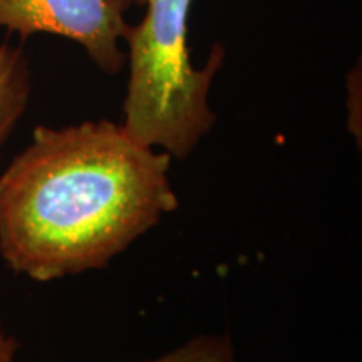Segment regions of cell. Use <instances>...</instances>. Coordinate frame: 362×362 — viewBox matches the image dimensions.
<instances>
[{"label": "cell", "instance_id": "1", "mask_svg": "<svg viewBox=\"0 0 362 362\" xmlns=\"http://www.w3.org/2000/svg\"><path fill=\"white\" fill-rule=\"evenodd\" d=\"M170 168L110 119L37 126L0 175V259L42 284L106 269L178 208Z\"/></svg>", "mask_w": 362, "mask_h": 362}, {"label": "cell", "instance_id": "2", "mask_svg": "<svg viewBox=\"0 0 362 362\" xmlns=\"http://www.w3.org/2000/svg\"><path fill=\"white\" fill-rule=\"evenodd\" d=\"M194 0H138L146 13L128 25L129 78L123 128L149 148L185 160L214 129L210 90L225 61L214 44L206 64L194 67L188 49V16Z\"/></svg>", "mask_w": 362, "mask_h": 362}, {"label": "cell", "instance_id": "3", "mask_svg": "<svg viewBox=\"0 0 362 362\" xmlns=\"http://www.w3.org/2000/svg\"><path fill=\"white\" fill-rule=\"evenodd\" d=\"M138 0H0V29L27 39L52 34L79 44L106 74L126 64V12Z\"/></svg>", "mask_w": 362, "mask_h": 362}, {"label": "cell", "instance_id": "4", "mask_svg": "<svg viewBox=\"0 0 362 362\" xmlns=\"http://www.w3.org/2000/svg\"><path fill=\"white\" fill-rule=\"evenodd\" d=\"M33 96V71L22 45L0 44V153L25 115Z\"/></svg>", "mask_w": 362, "mask_h": 362}, {"label": "cell", "instance_id": "5", "mask_svg": "<svg viewBox=\"0 0 362 362\" xmlns=\"http://www.w3.org/2000/svg\"><path fill=\"white\" fill-rule=\"evenodd\" d=\"M141 362H235V349L225 334H202L171 352Z\"/></svg>", "mask_w": 362, "mask_h": 362}, {"label": "cell", "instance_id": "6", "mask_svg": "<svg viewBox=\"0 0 362 362\" xmlns=\"http://www.w3.org/2000/svg\"><path fill=\"white\" fill-rule=\"evenodd\" d=\"M19 347V341L11 334H7L2 320H0V362H16Z\"/></svg>", "mask_w": 362, "mask_h": 362}]
</instances>
